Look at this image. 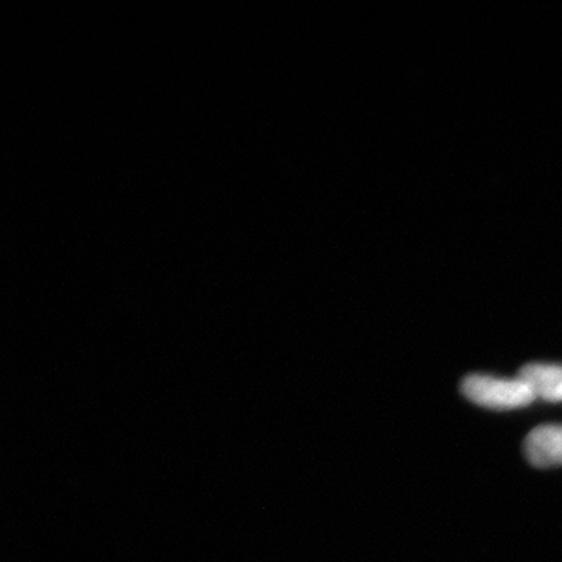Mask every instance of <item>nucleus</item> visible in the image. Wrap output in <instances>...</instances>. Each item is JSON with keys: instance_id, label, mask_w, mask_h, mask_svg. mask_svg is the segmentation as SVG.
<instances>
[{"instance_id": "7ed1b4c3", "label": "nucleus", "mask_w": 562, "mask_h": 562, "mask_svg": "<svg viewBox=\"0 0 562 562\" xmlns=\"http://www.w3.org/2000/svg\"><path fill=\"white\" fill-rule=\"evenodd\" d=\"M519 379L528 384L536 398L562 402V366L531 362L520 369Z\"/></svg>"}, {"instance_id": "f03ea898", "label": "nucleus", "mask_w": 562, "mask_h": 562, "mask_svg": "<svg viewBox=\"0 0 562 562\" xmlns=\"http://www.w3.org/2000/svg\"><path fill=\"white\" fill-rule=\"evenodd\" d=\"M524 452L536 468L562 465V425H541L535 428L525 439Z\"/></svg>"}, {"instance_id": "f257e3e1", "label": "nucleus", "mask_w": 562, "mask_h": 562, "mask_svg": "<svg viewBox=\"0 0 562 562\" xmlns=\"http://www.w3.org/2000/svg\"><path fill=\"white\" fill-rule=\"evenodd\" d=\"M461 392L475 405L490 409L524 408L536 401L528 384L519 376L516 380H508L472 373L462 382Z\"/></svg>"}]
</instances>
